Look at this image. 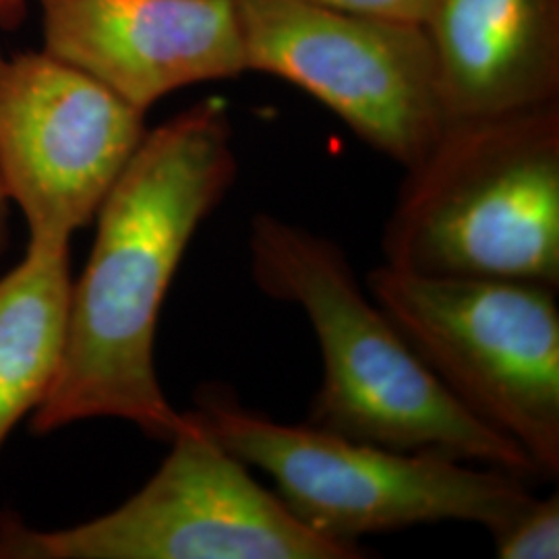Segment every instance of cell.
I'll list each match as a JSON object with an SVG mask.
<instances>
[{"label": "cell", "instance_id": "7a4b0ae2", "mask_svg": "<svg viewBox=\"0 0 559 559\" xmlns=\"http://www.w3.org/2000/svg\"><path fill=\"white\" fill-rule=\"evenodd\" d=\"M251 276L297 305L320 344L323 378L305 423L400 452H438L539 479L512 441L466 413L362 288L336 240L274 214L249 226Z\"/></svg>", "mask_w": 559, "mask_h": 559}, {"label": "cell", "instance_id": "5b68a950", "mask_svg": "<svg viewBox=\"0 0 559 559\" xmlns=\"http://www.w3.org/2000/svg\"><path fill=\"white\" fill-rule=\"evenodd\" d=\"M367 290L466 413L520 448L539 479H558V290L388 263L367 274Z\"/></svg>", "mask_w": 559, "mask_h": 559}, {"label": "cell", "instance_id": "3957f363", "mask_svg": "<svg viewBox=\"0 0 559 559\" xmlns=\"http://www.w3.org/2000/svg\"><path fill=\"white\" fill-rule=\"evenodd\" d=\"M383 263L420 276L559 286V102L445 122L406 168Z\"/></svg>", "mask_w": 559, "mask_h": 559}, {"label": "cell", "instance_id": "277c9868", "mask_svg": "<svg viewBox=\"0 0 559 559\" xmlns=\"http://www.w3.org/2000/svg\"><path fill=\"white\" fill-rule=\"evenodd\" d=\"M189 413L233 456L272 477L284 506L330 539L359 543L438 522L491 531L531 496L524 479L500 468L438 452H400L309 423H278L222 388H203Z\"/></svg>", "mask_w": 559, "mask_h": 559}, {"label": "cell", "instance_id": "7c38bea8", "mask_svg": "<svg viewBox=\"0 0 559 559\" xmlns=\"http://www.w3.org/2000/svg\"><path fill=\"white\" fill-rule=\"evenodd\" d=\"M500 559L559 558V498L528 496L489 531Z\"/></svg>", "mask_w": 559, "mask_h": 559}, {"label": "cell", "instance_id": "8992f818", "mask_svg": "<svg viewBox=\"0 0 559 559\" xmlns=\"http://www.w3.org/2000/svg\"><path fill=\"white\" fill-rule=\"evenodd\" d=\"M170 452L117 510L60 531L0 514V559H360L359 543L302 524L191 413Z\"/></svg>", "mask_w": 559, "mask_h": 559}, {"label": "cell", "instance_id": "6da1fadb", "mask_svg": "<svg viewBox=\"0 0 559 559\" xmlns=\"http://www.w3.org/2000/svg\"><path fill=\"white\" fill-rule=\"evenodd\" d=\"M237 173L235 133L218 98L143 135L94 218L96 240L71 288L59 376L29 420L36 436L120 419L170 441L189 425L162 392L156 330L189 242Z\"/></svg>", "mask_w": 559, "mask_h": 559}, {"label": "cell", "instance_id": "5bb4252c", "mask_svg": "<svg viewBox=\"0 0 559 559\" xmlns=\"http://www.w3.org/2000/svg\"><path fill=\"white\" fill-rule=\"evenodd\" d=\"M27 11V0H0V27L15 29Z\"/></svg>", "mask_w": 559, "mask_h": 559}, {"label": "cell", "instance_id": "52a82bcc", "mask_svg": "<svg viewBox=\"0 0 559 559\" xmlns=\"http://www.w3.org/2000/svg\"><path fill=\"white\" fill-rule=\"evenodd\" d=\"M233 2L247 71L274 75L311 94L404 170L440 138L445 119L423 25L321 0Z\"/></svg>", "mask_w": 559, "mask_h": 559}, {"label": "cell", "instance_id": "9c48e42d", "mask_svg": "<svg viewBox=\"0 0 559 559\" xmlns=\"http://www.w3.org/2000/svg\"><path fill=\"white\" fill-rule=\"evenodd\" d=\"M44 50L147 112L247 71L233 0H40Z\"/></svg>", "mask_w": 559, "mask_h": 559}, {"label": "cell", "instance_id": "4fadbf2b", "mask_svg": "<svg viewBox=\"0 0 559 559\" xmlns=\"http://www.w3.org/2000/svg\"><path fill=\"white\" fill-rule=\"evenodd\" d=\"M346 11L373 15L381 20L404 21L423 25L436 0H321Z\"/></svg>", "mask_w": 559, "mask_h": 559}, {"label": "cell", "instance_id": "9a60e30c", "mask_svg": "<svg viewBox=\"0 0 559 559\" xmlns=\"http://www.w3.org/2000/svg\"><path fill=\"white\" fill-rule=\"evenodd\" d=\"M9 205H11V201L7 198L2 180H0V255L7 251L9 240H11V233H9Z\"/></svg>", "mask_w": 559, "mask_h": 559}, {"label": "cell", "instance_id": "8fae6325", "mask_svg": "<svg viewBox=\"0 0 559 559\" xmlns=\"http://www.w3.org/2000/svg\"><path fill=\"white\" fill-rule=\"evenodd\" d=\"M69 245L27 242L0 278V448L59 376L71 307Z\"/></svg>", "mask_w": 559, "mask_h": 559}, {"label": "cell", "instance_id": "ba28073f", "mask_svg": "<svg viewBox=\"0 0 559 559\" xmlns=\"http://www.w3.org/2000/svg\"><path fill=\"white\" fill-rule=\"evenodd\" d=\"M145 112L41 52L0 48V180L29 240L71 245L140 147Z\"/></svg>", "mask_w": 559, "mask_h": 559}, {"label": "cell", "instance_id": "30bf717a", "mask_svg": "<svg viewBox=\"0 0 559 559\" xmlns=\"http://www.w3.org/2000/svg\"><path fill=\"white\" fill-rule=\"evenodd\" d=\"M423 29L445 122L559 102V0H436Z\"/></svg>", "mask_w": 559, "mask_h": 559}]
</instances>
